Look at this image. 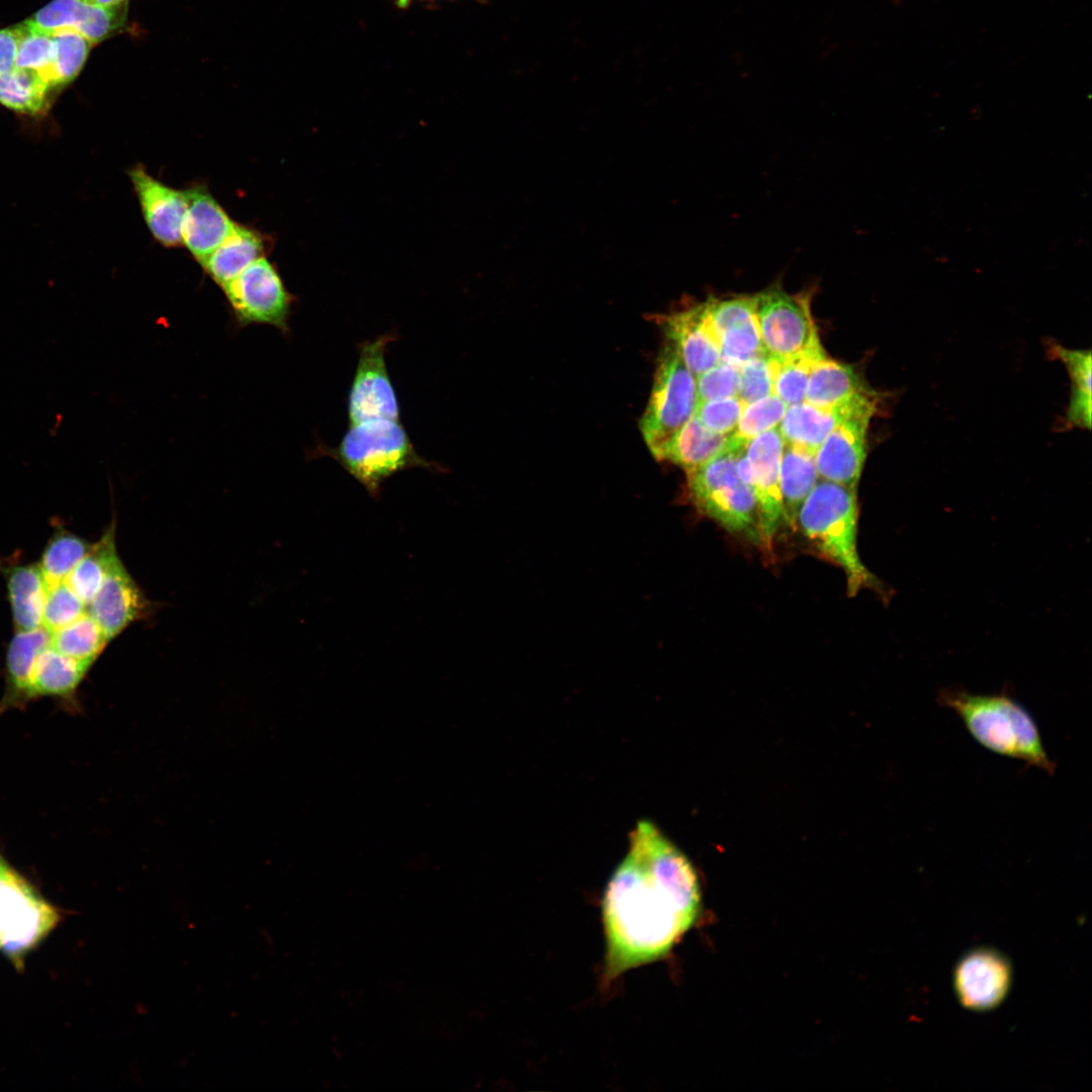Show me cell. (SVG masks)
Listing matches in <instances>:
<instances>
[{
  "instance_id": "obj_2",
  "label": "cell",
  "mask_w": 1092,
  "mask_h": 1092,
  "mask_svg": "<svg viewBox=\"0 0 1092 1092\" xmlns=\"http://www.w3.org/2000/svg\"><path fill=\"white\" fill-rule=\"evenodd\" d=\"M940 705L962 720L971 736L996 754L1014 758L1054 775L1056 764L1049 756L1038 727L1029 712L1005 694H972L963 690L939 693Z\"/></svg>"
},
{
  "instance_id": "obj_11",
  "label": "cell",
  "mask_w": 1092,
  "mask_h": 1092,
  "mask_svg": "<svg viewBox=\"0 0 1092 1092\" xmlns=\"http://www.w3.org/2000/svg\"><path fill=\"white\" fill-rule=\"evenodd\" d=\"M393 340L392 335H382L359 344L348 399L350 425L376 419L399 420V405L385 362L386 347Z\"/></svg>"
},
{
  "instance_id": "obj_34",
  "label": "cell",
  "mask_w": 1092,
  "mask_h": 1092,
  "mask_svg": "<svg viewBox=\"0 0 1092 1092\" xmlns=\"http://www.w3.org/2000/svg\"><path fill=\"white\" fill-rule=\"evenodd\" d=\"M825 355L822 347L784 360L776 358L772 393L788 406L804 401L812 366Z\"/></svg>"
},
{
  "instance_id": "obj_43",
  "label": "cell",
  "mask_w": 1092,
  "mask_h": 1092,
  "mask_svg": "<svg viewBox=\"0 0 1092 1092\" xmlns=\"http://www.w3.org/2000/svg\"><path fill=\"white\" fill-rule=\"evenodd\" d=\"M1 859V858H0Z\"/></svg>"
},
{
  "instance_id": "obj_19",
  "label": "cell",
  "mask_w": 1092,
  "mask_h": 1092,
  "mask_svg": "<svg viewBox=\"0 0 1092 1092\" xmlns=\"http://www.w3.org/2000/svg\"><path fill=\"white\" fill-rule=\"evenodd\" d=\"M855 395L834 407H820L805 400L789 405L778 426L784 442L815 453L845 415Z\"/></svg>"
},
{
  "instance_id": "obj_20",
  "label": "cell",
  "mask_w": 1092,
  "mask_h": 1092,
  "mask_svg": "<svg viewBox=\"0 0 1092 1092\" xmlns=\"http://www.w3.org/2000/svg\"><path fill=\"white\" fill-rule=\"evenodd\" d=\"M265 250V241L259 233L235 223L229 236L200 265L221 287L264 257Z\"/></svg>"
},
{
  "instance_id": "obj_21",
  "label": "cell",
  "mask_w": 1092,
  "mask_h": 1092,
  "mask_svg": "<svg viewBox=\"0 0 1092 1092\" xmlns=\"http://www.w3.org/2000/svg\"><path fill=\"white\" fill-rule=\"evenodd\" d=\"M819 479L815 453L784 442L780 466L784 522L796 524L802 504Z\"/></svg>"
},
{
  "instance_id": "obj_31",
  "label": "cell",
  "mask_w": 1092,
  "mask_h": 1092,
  "mask_svg": "<svg viewBox=\"0 0 1092 1092\" xmlns=\"http://www.w3.org/2000/svg\"><path fill=\"white\" fill-rule=\"evenodd\" d=\"M108 638L100 625L87 613L51 633V647L74 659L93 663L105 648Z\"/></svg>"
},
{
  "instance_id": "obj_1",
  "label": "cell",
  "mask_w": 1092,
  "mask_h": 1092,
  "mask_svg": "<svg viewBox=\"0 0 1092 1092\" xmlns=\"http://www.w3.org/2000/svg\"><path fill=\"white\" fill-rule=\"evenodd\" d=\"M700 910L701 889L690 859L653 823L639 821L602 897L604 985L667 957Z\"/></svg>"
},
{
  "instance_id": "obj_35",
  "label": "cell",
  "mask_w": 1092,
  "mask_h": 1092,
  "mask_svg": "<svg viewBox=\"0 0 1092 1092\" xmlns=\"http://www.w3.org/2000/svg\"><path fill=\"white\" fill-rule=\"evenodd\" d=\"M787 407L774 393L745 404L733 436L747 443L757 435L777 428Z\"/></svg>"
},
{
  "instance_id": "obj_23",
  "label": "cell",
  "mask_w": 1092,
  "mask_h": 1092,
  "mask_svg": "<svg viewBox=\"0 0 1092 1092\" xmlns=\"http://www.w3.org/2000/svg\"><path fill=\"white\" fill-rule=\"evenodd\" d=\"M868 389L851 366L825 355L812 366L804 400L820 407H834Z\"/></svg>"
},
{
  "instance_id": "obj_5",
  "label": "cell",
  "mask_w": 1092,
  "mask_h": 1092,
  "mask_svg": "<svg viewBox=\"0 0 1092 1092\" xmlns=\"http://www.w3.org/2000/svg\"><path fill=\"white\" fill-rule=\"evenodd\" d=\"M747 443L733 434L729 446L687 472L689 495L695 507L726 531L759 541L755 495L736 470V457Z\"/></svg>"
},
{
  "instance_id": "obj_18",
  "label": "cell",
  "mask_w": 1092,
  "mask_h": 1092,
  "mask_svg": "<svg viewBox=\"0 0 1092 1092\" xmlns=\"http://www.w3.org/2000/svg\"><path fill=\"white\" fill-rule=\"evenodd\" d=\"M185 193L182 244L201 264L229 236L236 222L204 187H192Z\"/></svg>"
},
{
  "instance_id": "obj_26",
  "label": "cell",
  "mask_w": 1092,
  "mask_h": 1092,
  "mask_svg": "<svg viewBox=\"0 0 1092 1092\" xmlns=\"http://www.w3.org/2000/svg\"><path fill=\"white\" fill-rule=\"evenodd\" d=\"M91 665V662L74 659L49 646L40 653L34 665L30 699L38 696L71 695Z\"/></svg>"
},
{
  "instance_id": "obj_12",
  "label": "cell",
  "mask_w": 1092,
  "mask_h": 1092,
  "mask_svg": "<svg viewBox=\"0 0 1092 1092\" xmlns=\"http://www.w3.org/2000/svg\"><path fill=\"white\" fill-rule=\"evenodd\" d=\"M128 3L102 6L83 0H52L23 23L50 34L72 30L96 46L129 29Z\"/></svg>"
},
{
  "instance_id": "obj_8",
  "label": "cell",
  "mask_w": 1092,
  "mask_h": 1092,
  "mask_svg": "<svg viewBox=\"0 0 1092 1092\" xmlns=\"http://www.w3.org/2000/svg\"><path fill=\"white\" fill-rule=\"evenodd\" d=\"M811 290L789 293L772 284L757 293V320L765 352L779 360L822 348L811 313Z\"/></svg>"
},
{
  "instance_id": "obj_28",
  "label": "cell",
  "mask_w": 1092,
  "mask_h": 1092,
  "mask_svg": "<svg viewBox=\"0 0 1092 1092\" xmlns=\"http://www.w3.org/2000/svg\"><path fill=\"white\" fill-rule=\"evenodd\" d=\"M1057 356L1067 367L1072 393L1067 412V422L1082 429L1091 428V352L1090 350H1071L1062 346L1054 347Z\"/></svg>"
},
{
  "instance_id": "obj_16",
  "label": "cell",
  "mask_w": 1092,
  "mask_h": 1092,
  "mask_svg": "<svg viewBox=\"0 0 1092 1092\" xmlns=\"http://www.w3.org/2000/svg\"><path fill=\"white\" fill-rule=\"evenodd\" d=\"M658 323L695 376L720 362V342L704 301L663 315Z\"/></svg>"
},
{
  "instance_id": "obj_38",
  "label": "cell",
  "mask_w": 1092,
  "mask_h": 1092,
  "mask_svg": "<svg viewBox=\"0 0 1092 1092\" xmlns=\"http://www.w3.org/2000/svg\"><path fill=\"white\" fill-rule=\"evenodd\" d=\"M20 39L14 68L36 72L39 76L50 66L54 55L53 34L19 23Z\"/></svg>"
},
{
  "instance_id": "obj_14",
  "label": "cell",
  "mask_w": 1092,
  "mask_h": 1092,
  "mask_svg": "<svg viewBox=\"0 0 1092 1092\" xmlns=\"http://www.w3.org/2000/svg\"><path fill=\"white\" fill-rule=\"evenodd\" d=\"M148 609L146 597L124 567L115 548L109 555L100 589L86 606L87 613L111 640L144 617Z\"/></svg>"
},
{
  "instance_id": "obj_9",
  "label": "cell",
  "mask_w": 1092,
  "mask_h": 1092,
  "mask_svg": "<svg viewBox=\"0 0 1092 1092\" xmlns=\"http://www.w3.org/2000/svg\"><path fill=\"white\" fill-rule=\"evenodd\" d=\"M878 402L871 388L852 398L845 415L815 452L821 479L857 488L867 457V433Z\"/></svg>"
},
{
  "instance_id": "obj_40",
  "label": "cell",
  "mask_w": 1092,
  "mask_h": 1092,
  "mask_svg": "<svg viewBox=\"0 0 1092 1092\" xmlns=\"http://www.w3.org/2000/svg\"><path fill=\"white\" fill-rule=\"evenodd\" d=\"M699 402L738 395L739 368L725 362L696 376Z\"/></svg>"
},
{
  "instance_id": "obj_37",
  "label": "cell",
  "mask_w": 1092,
  "mask_h": 1092,
  "mask_svg": "<svg viewBox=\"0 0 1092 1092\" xmlns=\"http://www.w3.org/2000/svg\"><path fill=\"white\" fill-rule=\"evenodd\" d=\"M86 613V605L63 581L47 590L41 626L50 633Z\"/></svg>"
},
{
  "instance_id": "obj_15",
  "label": "cell",
  "mask_w": 1092,
  "mask_h": 1092,
  "mask_svg": "<svg viewBox=\"0 0 1092 1092\" xmlns=\"http://www.w3.org/2000/svg\"><path fill=\"white\" fill-rule=\"evenodd\" d=\"M1010 980L1009 962L991 948L972 950L959 962L954 971L958 998L972 1010L997 1006L1007 994Z\"/></svg>"
},
{
  "instance_id": "obj_25",
  "label": "cell",
  "mask_w": 1092,
  "mask_h": 1092,
  "mask_svg": "<svg viewBox=\"0 0 1092 1092\" xmlns=\"http://www.w3.org/2000/svg\"><path fill=\"white\" fill-rule=\"evenodd\" d=\"M731 437L710 431L695 414L666 444L660 460L673 462L688 471L726 449Z\"/></svg>"
},
{
  "instance_id": "obj_33",
  "label": "cell",
  "mask_w": 1092,
  "mask_h": 1092,
  "mask_svg": "<svg viewBox=\"0 0 1092 1092\" xmlns=\"http://www.w3.org/2000/svg\"><path fill=\"white\" fill-rule=\"evenodd\" d=\"M720 361L737 368L765 352L756 313L736 318L718 334Z\"/></svg>"
},
{
  "instance_id": "obj_3",
  "label": "cell",
  "mask_w": 1092,
  "mask_h": 1092,
  "mask_svg": "<svg viewBox=\"0 0 1092 1092\" xmlns=\"http://www.w3.org/2000/svg\"><path fill=\"white\" fill-rule=\"evenodd\" d=\"M856 487L819 479L802 504L796 523L819 551L842 568L847 592H884L880 580L862 563L857 550Z\"/></svg>"
},
{
  "instance_id": "obj_6",
  "label": "cell",
  "mask_w": 1092,
  "mask_h": 1092,
  "mask_svg": "<svg viewBox=\"0 0 1092 1092\" xmlns=\"http://www.w3.org/2000/svg\"><path fill=\"white\" fill-rule=\"evenodd\" d=\"M698 404L696 376L667 341L657 359L652 390L640 421L645 443L657 460L669 440L696 414Z\"/></svg>"
},
{
  "instance_id": "obj_10",
  "label": "cell",
  "mask_w": 1092,
  "mask_h": 1092,
  "mask_svg": "<svg viewBox=\"0 0 1092 1092\" xmlns=\"http://www.w3.org/2000/svg\"><path fill=\"white\" fill-rule=\"evenodd\" d=\"M220 288L240 327L265 325L288 332L293 299L276 268L265 257Z\"/></svg>"
},
{
  "instance_id": "obj_7",
  "label": "cell",
  "mask_w": 1092,
  "mask_h": 1092,
  "mask_svg": "<svg viewBox=\"0 0 1092 1092\" xmlns=\"http://www.w3.org/2000/svg\"><path fill=\"white\" fill-rule=\"evenodd\" d=\"M56 909L0 859V949L15 964L56 926Z\"/></svg>"
},
{
  "instance_id": "obj_39",
  "label": "cell",
  "mask_w": 1092,
  "mask_h": 1092,
  "mask_svg": "<svg viewBox=\"0 0 1092 1092\" xmlns=\"http://www.w3.org/2000/svg\"><path fill=\"white\" fill-rule=\"evenodd\" d=\"M744 405L738 396L703 401L699 402L696 416L710 431L732 435Z\"/></svg>"
},
{
  "instance_id": "obj_27",
  "label": "cell",
  "mask_w": 1092,
  "mask_h": 1092,
  "mask_svg": "<svg viewBox=\"0 0 1092 1092\" xmlns=\"http://www.w3.org/2000/svg\"><path fill=\"white\" fill-rule=\"evenodd\" d=\"M53 92L36 72L13 68L0 74V103L17 113L46 112Z\"/></svg>"
},
{
  "instance_id": "obj_42",
  "label": "cell",
  "mask_w": 1092,
  "mask_h": 1092,
  "mask_svg": "<svg viewBox=\"0 0 1092 1092\" xmlns=\"http://www.w3.org/2000/svg\"><path fill=\"white\" fill-rule=\"evenodd\" d=\"M83 1H85L87 3H90V4H94V5L105 6V5L118 4V3L129 1V0H83Z\"/></svg>"
},
{
  "instance_id": "obj_4",
  "label": "cell",
  "mask_w": 1092,
  "mask_h": 1092,
  "mask_svg": "<svg viewBox=\"0 0 1092 1092\" xmlns=\"http://www.w3.org/2000/svg\"><path fill=\"white\" fill-rule=\"evenodd\" d=\"M375 499L383 482L395 473L416 467L444 472L416 451L399 420L376 419L350 425L338 447L324 449Z\"/></svg>"
},
{
  "instance_id": "obj_36",
  "label": "cell",
  "mask_w": 1092,
  "mask_h": 1092,
  "mask_svg": "<svg viewBox=\"0 0 1092 1092\" xmlns=\"http://www.w3.org/2000/svg\"><path fill=\"white\" fill-rule=\"evenodd\" d=\"M776 362L764 352L739 367L737 396L744 404L772 393Z\"/></svg>"
},
{
  "instance_id": "obj_22",
  "label": "cell",
  "mask_w": 1092,
  "mask_h": 1092,
  "mask_svg": "<svg viewBox=\"0 0 1092 1092\" xmlns=\"http://www.w3.org/2000/svg\"><path fill=\"white\" fill-rule=\"evenodd\" d=\"M16 631L41 627L47 587L38 565H14L4 571Z\"/></svg>"
},
{
  "instance_id": "obj_24",
  "label": "cell",
  "mask_w": 1092,
  "mask_h": 1092,
  "mask_svg": "<svg viewBox=\"0 0 1092 1092\" xmlns=\"http://www.w3.org/2000/svg\"><path fill=\"white\" fill-rule=\"evenodd\" d=\"M51 646V633L42 626L30 631H16L6 655V704L30 699L34 665L40 653Z\"/></svg>"
},
{
  "instance_id": "obj_17",
  "label": "cell",
  "mask_w": 1092,
  "mask_h": 1092,
  "mask_svg": "<svg viewBox=\"0 0 1092 1092\" xmlns=\"http://www.w3.org/2000/svg\"><path fill=\"white\" fill-rule=\"evenodd\" d=\"M129 178L154 238L166 247L182 245L181 228L187 208L185 190L163 184L140 165L129 171Z\"/></svg>"
},
{
  "instance_id": "obj_13",
  "label": "cell",
  "mask_w": 1092,
  "mask_h": 1092,
  "mask_svg": "<svg viewBox=\"0 0 1092 1092\" xmlns=\"http://www.w3.org/2000/svg\"><path fill=\"white\" fill-rule=\"evenodd\" d=\"M784 440L777 428L763 432L746 445L758 515L759 541L769 546L783 519L780 466Z\"/></svg>"
},
{
  "instance_id": "obj_30",
  "label": "cell",
  "mask_w": 1092,
  "mask_h": 1092,
  "mask_svg": "<svg viewBox=\"0 0 1092 1092\" xmlns=\"http://www.w3.org/2000/svg\"><path fill=\"white\" fill-rule=\"evenodd\" d=\"M114 530V524L110 525L64 580L86 606L96 596L105 578L109 555L116 548Z\"/></svg>"
},
{
  "instance_id": "obj_32",
  "label": "cell",
  "mask_w": 1092,
  "mask_h": 1092,
  "mask_svg": "<svg viewBox=\"0 0 1092 1092\" xmlns=\"http://www.w3.org/2000/svg\"><path fill=\"white\" fill-rule=\"evenodd\" d=\"M91 547L92 544L78 535L58 529L44 547L38 564L47 590L63 582Z\"/></svg>"
},
{
  "instance_id": "obj_41",
  "label": "cell",
  "mask_w": 1092,
  "mask_h": 1092,
  "mask_svg": "<svg viewBox=\"0 0 1092 1092\" xmlns=\"http://www.w3.org/2000/svg\"><path fill=\"white\" fill-rule=\"evenodd\" d=\"M20 34L19 24L0 29V74L14 68Z\"/></svg>"
},
{
  "instance_id": "obj_29",
  "label": "cell",
  "mask_w": 1092,
  "mask_h": 1092,
  "mask_svg": "<svg viewBox=\"0 0 1092 1092\" xmlns=\"http://www.w3.org/2000/svg\"><path fill=\"white\" fill-rule=\"evenodd\" d=\"M52 34L53 59L40 77L53 91H56L75 80L85 66L94 46L72 30H60Z\"/></svg>"
}]
</instances>
